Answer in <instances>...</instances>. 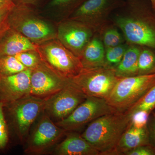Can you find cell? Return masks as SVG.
Here are the masks:
<instances>
[{
  "label": "cell",
  "mask_w": 155,
  "mask_h": 155,
  "mask_svg": "<svg viewBox=\"0 0 155 155\" xmlns=\"http://www.w3.org/2000/svg\"><path fill=\"white\" fill-rule=\"evenodd\" d=\"M113 18L128 45L155 50V11L150 0H125Z\"/></svg>",
  "instance_id": "1"
},
{
  "label": "cell",
  "mask_w": 155,
  "mask_h": 155,
  "mask_svg": "<svg viewBox=\"0 0 155 155\" xmlns=\"http://www.w3.org/2000/svg\"><path fill=\"white\" fill-rule=\"evenodd\" d=\"M130 121V116L125 112L116 111L90 123L81 135L100 155H117V145Z\"/></svg>",
  "instance_id": "2"
},
{
  "label": "cell",
  "mask_w": 155,
  "mask_h": 155,
  "mask_svg": "<svg viewBox=\"0 0 155 155\" xmlns=\"http://www.w3.org/2000/svg\"><path fill=\"white\" fill-rule=\"evenodd\" d=\"M8 22L11 28L35 44L57 38L56 22L42 17L33 8L15 5L9 12Z\"/></svg>",
  "instance_id": "3"
},
{
  "label": "cell",
  "mask_w": 155,
  "mask_h": 155,
  "mask_svg": "<svg viewBox=\"0 0 155 155\" xmlns=\"http://www.w3.org/2000/svg\"><path fill=\"white\" fill-rule=\"evenodd\" d=\"M155 85V73L121 78L106 99L119 112L131 107Z\"/></svg>",
  "instance_id": "4"
},
{
  "label": "cell",
  "mask_w": 155,
  "mask_h": 155,
  "mask_svg": "<svg viewBox=\"0 0 155 155\" xmlns=\"http://www.w3.org/2000/svg\"><path fill=\"white\" fill-rule=\"evenodd\" d=\"M42 62L64 78L72 79L83 69L80 59L59 41L53 39L37 45Z\"/></svg>",
  "instance_id": "5"
},
{
  "label": "cell",
  "mask_w": 155,
  "mask_h": 155,
  "mask_svg": "<svg viewBox=\"0 0 155 155\" xmlns=\"http://www.w3.org/2000/svg\"><path fill=\"white\" fill-rule=\"evenodd\" d=\"M119 78L114 68L103 66L83 68L71 81L87 96L106 100Z\"/></svg>",
  "instance_id": "6"
},
{
  "label": "cell",
  "mask_w": 155,
  "mask_h": 155,
  "mask_svg": "<svg viewBox=\"0 0 155 155\" xmlns=\"http://www.w3.org/2000/svg\"><path fill=\"white\" fill-rule=\"evenodd\" d=\"M125 4V0H86L68 19L82 22L99 35L111 24V15Z\"/></svg>",
  "instance_id": "7"
},
{
  "label": "cell",
  "mask_w": 155,
  "mask_h": 155,
  "mask_svg": "<svg viewBox=\"0 0 155 155\" xmlns=\"http://www.w3.org/2000/svg\"><path fill=\"white\" fill-rule=\"evenodd\" d=\"M116 111L105 99L87 97L69 116L56 124L67 132L75 131L101 116Z\"/></svg>",
  "instance_id": "8"
},
{
  "label": "cell",
  "mask_w": 155,
  "mask_h": 155,
  "mask_svg": "<svg viewBox=\"0 0 155 155\" xmlns=\"http://www.w3.org/2000/svg\"><path fill=\"white\" fill-rule=\"evenodd\" d=\"M57 38L80 59L84 49L96 34L82 22L67 19L56 22Z\"/></svg>",
  "instance_id": "9"
},
{
  "label": "cell",
  "mask_w": 155,
  "mask_h": 155,
  "mask_svg": "<svg viewBox=\"0 0 155 155\" xmlns=\"http://www.w3.org/2000/svg\"><path fill=\"white\" fill-rule=\"evenodd\" d=\"M87 96L75 84L70 83L44 99V110L50 117L61 121L67 118Z\"/></svg>",
  "instance_id": "10"
},
{
  "label": "cell",
  "mask_w": 155,
  "mask_h": 155,
  "mask_svg": "<svg viewBox=\"0 0 155 155\" xmlns=\"http://www.w3.org/2000/svg\"><path fill=\"white\" fill-rule=\"evenodd\" d=\"M45 100L29 94L8 106L20 139L27 135L31 126L44 110Z\"/></svg>",
  "instance_id": "11"
},
{
  "label": "cell",
  "mask_w": 155,
  "mask_h": 155,
  "mask_svg": "<svg viewBox=\"0 0 155 155\" xmlns=\"http://www.w3.org/2000/svg\"><path fill=\"white\" fill-rule=\"evenodd\" d=\"M67 131L54 123L47 114L42 116L28 140L27 153H43L57 144Z\"/></svg>",
  "instance_id": "12"
},
{
  "label": "cell",
  "mask_w": 155,
  "mask_h": 155,
  "mask_svg": "<svg viewBox=\"0 0 155 155\" xmlns=\"http://www.w3.org/2000/svg\"><path fill=\"white\" fill-rule=\"evenodd\" d=\"M71 79L59 75L42 62L31 69L30 94L45 99L61 90Z\"/></svg>",
  "instance_id": "13"
},
{
  "label": "cell",
  "mask_w": 155,
  "mask_h": 155,
  "mask_svg": "<svg viewBox=\"0 0 155 155\" xmlns=\"http://www.w3.org/2000/svg\"><path fill=\"white\" fill-rule=\"evenodd\" d=\"M31 69L9 76H2L0 81V102L4 107L30 94Z\"/></svg>",
  "instance_id": "14"
},
{
  "label": "cell",
  "mask_w": 155,
  "mask_h": 155,
  "mask_svg": "<svg viewBox=\"0 0 155 155\" xmlns=\"http://www.w3.org/2000/svg\"><path fill=\"white\" fill-rule=\"evenodd\" d=\"M36 45L11 27L0 38V57L15 56L25 51H36Z\"/></svg>",
  "instance_id": "15"
},
{
  "label": "cell",
  "mask_w": 155,
  "mask_h": 155,
  "mask_svg": "<svg viewBox=\"0 0 155 155\" xmlns=\"http://www.w3.org/2000/svg\"><path fill=\"white\" fill-rule=\"evenodd\" d=\"M57 145L54 153L59 155H100V153L81 134L70 132Z\"/></svg>",
  "instance_id": "16"
},
{
  "label": "cell",
  "mask_w": 155,
  "mask_h": 155,
  "mask_svg": "<svg viewBox=\"0 0 155 155\" xmlns=\"http://www.w3.org/2000/svg\"><path fill=\"white\" fill-rule=\"evenodd\" d=\"M149 144L147 125L142 128H137L129 124L119 140L116 153L117 155H124L127 152L137 147Z\"/></svg>",
  "instance_id": "17"
},
{
  "label": "cell",
  "mask_w": 155,
  "mask_h": 155,
  "mask_svg": "<svg viewBox=\"0 0 155 155\" xmlns=\"http://www.w3.org/2000/svg\"><path fill=\"white\" fill-rule=\"evenodd\" d=\"M105 48L99 35H95L80 58L83 68L90 69L105 65Z\"/></svg>",
  "instance_id": "18"
},
{
  "label": "cell",
  "mask_w": 155,
  "mask_h": 155,
  "mask_svg": "<svg viewBox=\"0 0 155 155\" xmlns=\"http://www.w3.org/2000/svg\"><path fill=\"white\" fill-rule=\"evenodd\" d=\"M141 46L129 45L121 62L115 68L116 75L119 78L138 75L139 56Z\"/></svg>",
  "instance_id": "19"
},
{
  "label": "cell",
  "mask_w": 155,
  "mask_h": 155,
  "mask_svg": "<svg viewBox=\"0 0 155 155\" xmlns=\"http://www.w3.org/2000/svg\"><path fill=\"white\" fill-rule=\"evenodd\" d=\"M85 1L49 0L46 5L45 10L59 22L68 19Z\"/></svg>",
  "instance_id": "20"
},
{
  "label": "cell",
  "mask_w": 155,
  "mask_h": 155,
  "mask_svg": "<svg viewBox=\"0 0 155 155\" xmlns=\"http://www.w3.org/2000/svg\"><path fill=\"white\" fill-rule=\"evenodd\" d=\"M155 73V50L142 47L139 56L138 75Z\"/></svg>",
  "instance_id": "21"
},
{
  "label": "cell",
  "mask_w": 155,
  "mask_h": 155,
  "mask_svg": "<svg viewBox=\"0 0 155 155\" xmlns=\"http://www.w3.org/2000/svg\"><path fill=\"white\" fill-rule=\"evenodd\" d=\"M27 69L15 56L0 57V74L2 76L14 75Z\"/></svg>",
  "instance_id": "22"
},
{
  "label": "cell",
  "mask_w": 155,
  "mask_h": 155,
  "mask_svg": "<svg viewBox=\"0 0 155 155\" xmlns=\"http://www.w3.org/2000/svg\"><path fill=\"white\" fill-rule=\"evenodd\" d=\"M155 109V85L131 107L125 112L130 116L136 111L143 110L151 114Z\"/></svg>",
  "instance_id": "23"
},
{
  "label": "cell",
  "mask_w": 155,
  "mask_h": 155,
  "mask_svg": "<svg viewBox=\"0 0 155 155\" xmlns=\"http://www.w3.org/2000/svg\"><path fill=\"white\" fill-rule=\"evenodd\" d=\"M105 48L114 47L124 44L125 40L116 25L110 24L99 35Z\"/></svg>",
  "instance_id": "24"
},
{
  "label": "cell",
  "mask_w": 155,
  "mask_h": 155,
  "mask_svg": "<svg viewBox=\"0 0 155 155\" xmlns=\"http://www.w3.org/2000/svg\"><path fill=\"white\" fill-rule=\"evenodd\" d=\"M128 46L126 43L105 48L104 66L115 69L121 62Z\"/></svg>",
  "instance_id": "25"
},
{
  "label": "cell",
  "mask_w": 155,
  "mask_h": 155,
  "mask_svg": "<svg viewBox=\"0 0 155 155\" xmlns=\"http://www.w3.org/2000/svg\"><path fill=\"white\" fill-rule=\"evenodd\" d=\"M15 56L27 69H35L41 62L39 54L35 50L25 51Z\"/></svg>",
  "instance_id": "26"
},
{
  "label": "cell",
  "mask_w": 155,
  "mask_h": 155,
  "mask_svg": "<svg viewBox=\"0 0 155 155\" xmlns=\"http://www.w3.org/2000/svg\"><path fill=\"white\" fill-rule=\"evenodd\" d=\"M150 114L147 111L143 110L134 112L130 116V125L137 128L146 127L147 125Z\"/></svg>",
  "instance_id": "27"
},
{
  "label": "cell",
  "mask_w": 155,
  "mask_h": 155,
  "mask_svg": "<svg viewBox=\"0 0 155 155\" xmlns=\"http://www.w3.org/2000/svg\"><path fill=\"white\" fill-rule=\"evenodd\" d=\"M4 107L3 103L0 102V149L5 147L8 140V127L3 111Z\"/></svg>",
  "instance_id": "28"
},
{
  "label": "cell",
  "mask_w": 155,
  "mask_h": 155,
  "mask_svg": "<svg viewBox=\"0 0 155 155\" xmlns=\"http://www.w3.org/2000/svg\"><path fill=\"white\" fill-rule=\"evenodd\" d=\"M125 155H155V148L150 144L141 146L130 150Z\"/></svg>",
  "instance_id": "29"
},
{
  "label": "cell",
  "mask_w": 155,
  "mask_h": 155,
  "mask_svg": "<svg viewBox=\"0 0 155 155\" xmlns=\"http://www.w3.org/2000/svg\"><path fill=\"white\" fill-rule=\"evenodd\" d=\"M10 11H0V38L4 32L10 27L8 22V15Z\"/></svg>",
  "instance_id": "30"
},
{
  "label": "cell",
  "mask_w": 155,
  "mask_h": 155,
  "mask_svg": "<svg viewBox=\"0 0 155 155\" xmlns=\"http://www.w3.org/2000/svg\"><path fill=\"white\" fill-rule=\"evenodd\" d=\"M150 143L155 148V114L154 113L153 116L150 117L147 125Z\"/></svg>",
  "instance_id": "31"
},
{
  "label": "cell",
  "mask_w": 155,
  "mask_h": 155,
  "mask_svg": "<svg viewBox=\"0 0 155 155\" xmlns=\"http://www.w3.org/2000/svg\"><path fill=\"white\" fill-rule=\"evenodd\" d=\"M44 0H14L15 5L23 6L35 9Z\"/></svg>",
  "instance_id": "32"
},
{
  "label": "cell",
  "mask_w": 155,
  "mask_h": 155,
  "mask_svg": "<svg viewBox=\"0 0 155 155\" xmlns=\"http://www.w3.org/2000/svg\"><path fill=\"white\" fill-rule=\"evenodd\" d=\"M15 6L14 0H0V11L11 10Z\"/></svg>",
  "instance_id": "33"
},
{
  "label": "cell",
  "mask_w": 155,
  "mask_h": 155,
  "mask_svg": "<svg viewBox=\"0 0 155 155\" xmlns=\"http://www.w3.org/2000/svg\"><path fill=\"white\" fill-rule=\"evenodd\" d=\"M152 6L153 10L155 11V0H150Z\"/></svg>",
  "instance_id": "34"
},
{
  "label": "cell",
  "mask_w": 155,
  "mask_h": 155,
  "mask_svg": "<svg viewBox=\"0 0 155 155\" xmlns=\"http://www.w3.org/2000/svg\"><path fill=\"white\" fill-rule=\"evenodd\" d=\"M1 78H2V75L0 74V81H1Z\"/></svg>",
  "instance_id": "35"
},
{
  "label": "cell",
  "mask_w": 155,
  "mask_h": 155,
  "mask_svg": "<svg viewBox=\"0 0 155 155\" xmlns=\"http://www.w3.org/2000/svg\"><path fill=\"white\" fill-rule=\"evenodd\" d=\"M154 114H155V113H154Z\"/></svg>",
  "instance_id": "36"
}]
</instances>
